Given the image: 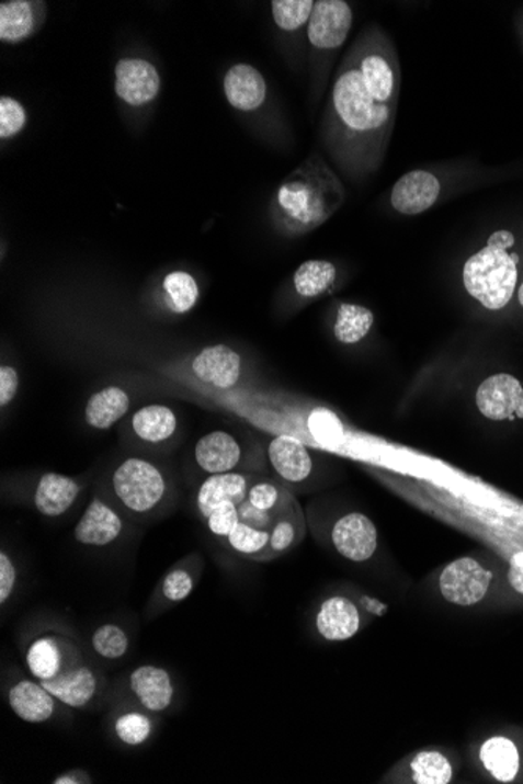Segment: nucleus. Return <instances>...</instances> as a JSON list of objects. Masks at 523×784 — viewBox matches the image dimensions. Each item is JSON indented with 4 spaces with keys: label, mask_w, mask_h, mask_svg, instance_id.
I'll return each instance as SVG.
<instances>
[{
    "label": "nucleus",
    "mask_w": 523,
    "mask_h": 784,
    "mask_svg": "<svg viewBox=\"0 0 523 784\" xmlns=\"http://www.w3.org/2000/svg\"><path fill=\"white\" fill-rule=\"evenodd\" d=\"M196 509L211 534L255 563L287 555L306 536L294 493L261 473L207 476L197 489Z\"/></svg>",
    "instance_id": "obj_2"
},
{
    "label": "nucleus",
    "mask_w": 523,
    "mask_h": 784,
    "mask_svg": "<svg viewBox=\"0 0 523 784\" xmlns=\"http://www.w3.org/2000/svg\"><path fill=\"white\" fill-rule=\"evenodd\" d=\"M272 16L274 24L284 32H298L309 24L312 16L314 0H273Z\"/></svg>",
    "instance_id": "obj_31"
},
{
    "label": "nucleus",
    "mask_w": 523,
    "mask_h": 784,
    "mask_svg": "<svg viewBox=\"0 0 523 784\" xmlns=\"http://www.w3.org/2000/svg\"><path fill=\"white\" fill-rule=\"evenodd\" d=\"M475 401L486 419L523 420V386L518 377L507 373H499L482 380Z\"/></svg>",
    "instance_id": "obj_11"
},
{
    "label": "nucleus",
    "mask_w": 523,
    "mask_h": 784,
    "mask_svg": "<svg viewBox=\"0 0 523 784\" xmlns=\"http://www.w3.org/2000/svg\"><path fill=\"white\" fill-rule=\"evenodd\" d=\"M162 90V77L156 66L145 58H121L115 66V93L116 96L130 105L143 107L151 104Z\"/></svg>",
    "instance_id": "obj_10"
},
{
    "label": "nucleus",
    "mask_w": 523,
    "mask_h": 784,
    "mask_svg": "<svg viewBox=\"0 0 523 784\" xmlns=\"http://www.w3.org/2000/svg\"><path fill=\"white\" fill-rule=\"evenodd\" d=\"M77 774H79V772H77ZM77 774H76V772H75V774H72V772H69V774L57 776V779H55L53 783H55V784L90 783V782H86V780H88V776L86 774H82L80 776H77Z\"/></svg>",
    "instance_id": "obj_40"
},
{
    "label": "nucleus",
    "mask_w": 523,
    "mask_h": 784,
    "mask_svg": "<svg viewBox=\"0 0 523 784\" xmlns=\"http://www.w3.org/2000/svg\"><path fill=\"white\" fill-rule=\"evenodd\" d=\"M312 424L316 431L325 430L323 439H331L334 435V431L340 432L338 420L331 413L325 412V410H317L314 413Z\"/></svg>",
    "instance_id": "obj_38"
},
{
    "label": "nucleus",
    "mask_w": 523,
    "mask_h": 784,
    "mask_svg": "<svg viewBox=\"0 0 523 784\" xmlns=\"http://www.w3.org/2000/svg\"><path fill=\"white\" fill-rule=\"evenodd\" d=\"M361 611L349 596H329L318 607L317 632L329 643H343L360 633Z\"/></svg>",
    "instance_id": "obj_19"
},
{
    "label": "nucleus",
    "mask_w": 523,
    "mask_h": 784,
    "mask_svg": "<svg viewBox=\"0 0 523 784\" xmlns=\"http://www.w3.org/2000/svg\"><path fill=\"white\" fill-rule=\"evenodd\" d=\"M110 486L120 508L137 519L159 512L171 495L162 468L140 457L123 461L113 471Z\"/></svg>",
    "instance_id": "obj_5"
},
{
    "label": "nucleus",
    "mask_w": 523,
    "mask_h": 784,
    "mask_svg": "<svg viewBox=\"0 0 523 784\" xmlns=\"http://www.w3.org/2000/svg\"><path fill=\"white\" fill-rule=\"evenodd\" d=\"M518 298H519V304H521V306L523 307V282H522L521 287H519Z\"/></svg>",
    "instance_id": "obj_41"
},
{
    "label": "nucleus",
    "mask_w": 523,
    "mask_h": 784,
    "mask_svg": "<svg viewBox=\"0 0 523 784\" xmlns=\"http://www.w3.org/2000/svg\"><path fill=\"white\" fill-rule=\"evenodd\" d=\"M395 783L411 784H448L455 776V768L448 754L441 750H422L406 758L403 763L395 769Z\"/></svg>",
    "instance_id": "obj_21"
},
{
    "label": "nucleus",
    "mask_w": 523,
    "mask_h": 784,
    "mask_svg": "<svg viewBox=\"0 0 523 784\" xmlns=\"http://www.w3.org/2000/svg\"><path fill=\"white\" fill-rule=\"evenodd\" d=\"M508 580H510L514 591L523 595V552L515 553L513 559H511Z\"/></svg>",
    "instance_id": "obj_39"
},
{
    "label": "nucleus",
    "mask_w": 523,
    "mask_h": 784,
    "mask_svg": "<svg viewBox=\"0 0 523 784\" xmlns=\"http://www.w3.org/2000/svg\"><path fill=\"white\" fill-rule=\"evenodd\" d=\"M130 409V398L121 387L102 388L88 399L83 417L91 428L107 431L116 421L124 419Z\"/></svg>",
    "instance_id": "obj_26"
},
{
    "label": "nucleus",
    "mask_w": 523,
    "mask_h": 784,
    "mask_svg": "<svg viewBox=\"0 0 523 784\" xmlns=\"http://www.w3.org/2000/svg\"><path fill=\"white\" fill-rule=\"evenodd\" d=\"M331 538L339 555L351 563H365L378 547L375 523L361 512H351L339 519L332 526Z\"/></svg>",
    "instance_id": "obj_13"
},
{
    "label": "nucleus",
    "mask_w": 523,
    "mask_h": 784,
    "mask_svg": "<svg viewBox=\"0 0 523 784\" xmlns=\"http://www.w3.org/2000/svg\"><path fill=\"white\" fill-rule=\"evenodd\" d=\"M42 684L57 702L69 708L80 709L86 708L96 697L101 680L96 670L83 661L68 667L54 680L42 681Z\"/></svg>",
    "instance_id": "obj_17"
},
{
    "label": "nucleus",
    "mask_w": 523,
    "mask_h": 784,
    "mask_svg": "<svg viewBox=\"0 0 523 784\" xmlns=\"http://www.w3.org/2000/svg\"><path fill=\"white\" fill-rule=\"evenodd\" d=\"M57 698L39 681L20 680L9 691V705L22 721L44 724L53 719Z\"/></svg>",
    "instance_id": "obj_24"
},
{
    "label": "nucleus",
    "mask_w": 523,
    "mask_h": 784,
    "mask_svg": "<svg viewBox=\"0 0 523 784\" xmlns=\"http://www.w3.org/2000/svg\"><path fill=\"white\" fill-rule=\"evenodd\" d=\"M373 325H375V314L368 307L342 303L336 314L332 332L340 343L356 344L371 333Z\"/></svg>",
    "instance_id": "obj_29"
},
{
    "label": "nucleus",
    "mask_w": 523,
    "mask_h": 784,
    "mask_svg": "<svg viewBox=\"0 0 523 784\" xmlns=\"http://www.w3.org/2000/svg\"><path fill=\"white\" fill-rule=\"evenodd\" d=\"M345 200L339 175L321 154L312 152L277 185L270 215L283 236L302 237L323 226Z\"/></svg>",
    "instance_id": "obj_3"
},
{
    "label": "nucleus",
    "mask_w": 523,
    "mask_h": 784,
    "mask_svg": "<svg viewBox=\"0 0 523 784\" xmlns=\"http://www.w3.org/2000/svg\"><path fill=\"white\" fill-rule=\"evenodd\" d=\"M164 299L171 313L184 315L200 302V285L189 271L175 270L163 280Z\"/></svg>",
    "instance_id": "obj_30"
},
{
    "label": "nucleus",
    "mask_w": 523,
    "mask_h": 784,
    "mask_svg": "<svg viewBox=\"0 0 523 784\" xmlns=\"http://www.w3.org/2000/svg\"><path fill=\"white\" fill-rule=\"evenodd\" d=\"M400 88L393 39L379 25H368L340 61L321 123L325 149L350 181H364L382 168Z\"/></svg>",
    "instance_id": "obj_1"
},
{
    "label": "nucleus",
    "mask_w": 523,
    "mask_h": 784,
    "mask_svg": "<svg viewBox=\"0 0 523 784\" xmlns=\"http://www.w3.org/2000/svg\"><path fill=\"white\" fill-rule=\"evenodd\" d=\"M83 662L75 640L64 634H42L33 639L25 654V664L36 681H50L68 667Z\"/></svg>",
    "instance_id": "obj_9"
},
{
    "label": "nucleus",
    "mask_w": 523,
    "mask_h": 784,
    "mask_svg": "<svg viewBox=\"0 0 523 784\" xmlns=\"http://www.w3.org/2000/svg\"><path fill=\"white\" fill-rule=\"evenodd\" d=\"M338 281V269L328 260H307L296 269L294 287L302 298L314 299L327 295Z\"/></svg>",
    "instance_id": "obj_28"
},
{
    "label": "nucleus",
    "mask_w": 523,
    "mask_h": 784,
    "mask_svg": "<svg viewBox=\"0 0 523 784\" xmlns=\"http://www.w3.org/2000/svg\"><path fill=\"white\" fill-rule=\"evenodd\" d=\"M492 573L477 559L459 558L448 564L439 578V591L448 603L474 606L491 588Z\"/></svg>",
    "instance_id": "obj_8"
},
{
    "label": "nucleus",
    "mask_w": 523,
    "mask_h": 784,
    "mask_svg": "<svg viewBox=\"0 0 523 784\" xmlns=\"http://www.w3.org/2000/svg\"><path fill=\"white\" fill-rule=\"evenodd\" d=\"M223 91L230 107L241 113L258 112L269 96L265 77L258 68L248 64L230 66L223 79Z\"/></svg>",
    "instance_id": "obj_14"
},
{
    "label": "nucleus",
    "mask_w": 523,
    "mask_h": 784,
    "mask_svg": "<svg viewBox=\"0 0 523 784\" xmlns=\"http://www.w3.org/2000/svg\"><path fill=\"white\" fill-rule=\"evenodd\" d=\"M18 388H20V375L13 366H0V406L7 408L14 397H16Z\"/></svg>",
    "instance_id": "obj_37"
},
{
    "label": "nucleus",
    "mask_w": 523,
    "mask_h": 784,
    "mask_svg": "<svg viewBox=\"0 0 523 784\" xmlns=\"http://www.w3.org/2000/svg\"><path fill=\"white\" fill-rule=\"evenodd\" d=\"M115 735L126 746H141L151 738L152 720L138 711L121 714L115 721Z\"/></svg>",
    "instance_id": "obj_33"
},
{
    "label": "nucleus",
    "mask_w": 523,
    "mask_h": 784,
    "mask_svg": "<svg viewBox=\"0 0 523 784\" xmlns=\"http://www.w3.org/2000/svg\"><path fill=\"white\" fill-rule=\"evenodd\" d=\"M442 193V183L428 170H412L394 183L390 205L397 214L417 216L434 207Z\"/></svg>",
    "instance_id": "obj_12"
},
{
    "label": "nucleus",
    "mask_w": 523,
    "mask_h": 784,
    "mask_svg": "<svg viewBox=\"0 0 523 784\" xmlns=\"http://www.w3.org/2000/svg\"><path fill=\"white\" fill-rule=\"evenodd\" d=\"M269 459L274 473L285 482L306 481L312 473V456L292 435H280L270 442Z\"/></svg>",
    "instance_id": "obj_23"
},
{
    "label": "nucleus",
    "mask_w": 523,
    "mask_h": 784,
    "mask_svg": "<svg viewBox=\"0 0 523 784\" xmlns=\"http://www.w3.org/2000/svg\"><path fill=\"white\" fill-rule=\"evenodd\" d=\"M124 531V522L118 512L94 497L75 527V538L86 547H109L118 541Z\"/></svg>",
    "instance_id": "obj_18"
},
{
    "label": "nucleus",
    "mask_w": 523,
    "mask_h": 784,
    "mask_svg": "<svg viewBox=\"0 0 523 784\" xmlns=\"http://www.w3.org/2000/svg\"><path fill=\"white\" fill-rule=\"evenodd\" d=\"M129 686L143 708L163 713L174 698L173 678L162 667L140 666L130 673Z\"/></svg>",
    "instance_id": "obj_20"
},
{
    "label": "nucleus",
    "mask_w": 523,
    "mask_h": 784,
    "mask_svg": "<svg viewBox=\"0 0 523 784\" xmlns=\"http://www.w3.org/2000/svg\"><path fill=\"white\" fill-rule=\"evenodd\" d=\"M130 424L132 431L140 441L157 445L174 438L178 431V417L168 406L149 405L134 413Z\"/></svg>",
    "instance_id": "obj_27"
},
{
    "label": "nucleus",
    "mask_w": 523,
    "mask_h": 784,
    "mask_svg": "<svg viewBox=\"0 0 523 784\" xmlns=\"http://www.w3.org/2000/svg\"><path fill=\"white\" fill-rule=\"evenodd\" d=\"M80 492L82 487L75 478L60 473H44L36 484L33 504L39 514L55 519L65 515L75 505Z\"/></svg>",
    "instance_id": "obj_22"
},
{
    "label": "nucleus",
    "mask_w": 523,
    "mask_h": 784,
    "mask_svg": "<svg viewBox=\"0 0 523 784\" xmlns=\"http://www.w3.org/2000/svg\"><path fill=\"white\" fill-rule=\"evenodd\" d=\"M353 9L343 0H318L307 24V39L317 54L331 55L349 39Z\"/></svg>",
    "instance_id": "obj_7"
},
{
    "label": "nucleus",
    "mask_w": 523,
    "mask_h": 784,
    "mask_svg": "<svg viewBox=\"0 0 523 784\" xmlns=\"http://www.w3.org/2000/svg\"><path fill=\"white\" fill-rule=\"evenodd\" d=\"M482 769L496 782L514 783L521 779L522 757L518 743L508 736H492L480 747Z\"/></svg>",
    "instance_id": "obj_25"
},
{
    "label": "nucleus",
    "mask_w": 523,
    "mask_h": 784,
    "mask_svg": "<svg viewBox=\"0 0 523 784\" xmlns=\"http://www.w3.org/2000/svg\"><path fill=\"white\" fill-rule=\"evenodd\" d=\"M16 567L5 552L0 553V603L9 602L16 586Z\"/></svg>",
    "instance_id": "obj_36"
},
{
    "label": "nucleus",
    "mask_w": 523,
    "mask_h": 784,
    "mask_svg": "<svg viewBox=\"0 0 523 784\" xmlns=\"http://www.w3.org/2000/svg\"><path fill=\"white\" fill-rule=\"evenodd\" d=\"M197 468L207 476L228 473H259L263 467L262 452L251 448L232 432L215 430L200 439L193 452Z\"/></svg>",
    "instance_id": "obj_6"
},
{
    "label": "nucleus",
    "mask_w": 523,
    "mask_h": 784,
    "mask_svg": "<svg viewBox=\"0 0 523 784\" xmlns=\"http://www.w3.org/2000/svg\"><path fill=\"white\" fill-rule=\"evenodd\" d=\"M94 654L104 659H121L129 651L130 640L127 633L115 624L99 626L91 637Z\"/></svg>",
    "instance_id": "obj_32"
},
{
    "label": "nucleus",
    "mask_w": 523,
    "mask_h": 784,
    "mask_svg": "<svg viewBox=\"0 0 523 784\" xmlns=\"http://www.w3.org/2000/svg\"><path fill=\"white\" fill-rule=\"evenodd\" d=\"M192 370L201 383L219 390H229L239 383L241 357L228 344H212L196 354Z\"/></svg>",
    "instance_id": "obj_16"
},
{
    "label": "nucleus",
    "mask_w": 523,
    "mask_h": 784,
    "mask_svg": "<svg viewBox=\"0 0 523 784\" xmlns=\"http://www.w3.org/2000/svg\"><path fill=\"white\" fill-rule=\"evenodd\" d=\"M27 126V112L18 99L0 98V138L10 140Z\"/></svg>",
    "instance_id": "obj_34"
},
{
    "label": "nucleus",
    "mask_w": 523,
    "mask_h": 784,
    "mask_svg": "<svg viewBox=\"0 0 523 784\" xmlns=\"http://www.w3.org/2000/svg\"><path fill=\"white\" fill-rule=\"evenodd\" d=\"M511 230H496L486 247L464 263L463 284L485 309L502 310L513 299L519 281V258Z\"/></svg>",
    "instance_id": "obj_4"
},
{
    "label": "nucleus",
    "mask_w": 523,
    "mask_h": 784,
    "mask_svg": "<svg viewBox=\"0 0 523 784\" xmlns=\"http://www.w3.org/2000/svg\"><path fill=\"white\" fill-rule=\"evenodd\" d=\"M193 589H195V578L189 570L181 569V567L168 571L162 581L163 596L171 603L184 602Z\"/></svg>",
    "instance_id": "obj_35"
},
{
    "label": "nucleus",
    "mask_w": 523,
    "mask_h": 784,
    "mask_svg": "<svg viewBox=\"0 0 523 784\" xmlns=\"http://www.w3.org/2000/svg\"><path fill=\"white\" fill-rule=\"evenodd\" d=\"M47 18L42 0H9L0 3V42L20 44L39 32Z\"/></svg>",
    "instance_id": "obj_15"
}]
</instances>
